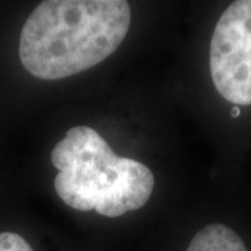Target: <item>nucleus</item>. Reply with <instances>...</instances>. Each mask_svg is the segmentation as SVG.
<instances>
[{
	"mask_svg": "<svg viewBox=\"0 0 251 251\" xmlns=\"http://www.w3.org/2000/svg\"><path fill=\"white\" fill-rule=\"evenodd\" d=\"M130 21V4L125 0H46L21 29L20 60L41 80L78 74L116 50Z\"/></svg>",
	"mask_w": 251,
	"mask_h": 251,
	"instance_id": "f257e3e1",
	"label": "nucleus"
},
{
	"mask_svg": "<svg viewBox=\"0 0 251 251\" xmlns=\"http://www.w3.org/2000/svg\"><path fill=\"white\" fill-rule=\"evenodd\" d=\"M50 161L59 171L57 196L77 211L95 209L99 215L116 218L140 209L152 194V172L141 162L117 156L87 126L70 128L54 145Z\"/></svg>",
	"mask_w": 251,
	"mask_h": 251,
	"instance_id": "f03ea898",
	"label": "nucleus"
},
{
	"mask_svg": "<svg viewBox=\"0 0 251 251\" xmlns=\"http://www.w3.org/2000/svg\"><path fill=\"white\" fill-rule=\"evenodd\" d=\"M216 91L234 105H251V0L233 1L216 23L209 46Z\"/></svg>",
	"mask_w": 251,
	"mask_h": 251,
	"instance_id": "7ed1b4c3",
	"label": "nucleus"
},
{
	"mask_svg": "<svg viewBox=\"0 0 251 251\" xmlns=\"http://www.w3.org/2000/svg\"><path fill=\"white\" fill-rule=\"evenodd\" d=\"M186 251H249L240 236L221 224L208 225L198 232Z\"/></svg>",
	"mask_w": 251,
	"mask_h": 251,
	"instance_id": "20e7f679",
	"label": "nucleus"
},
{
	"mask_svg": "<svg viewBox=\"0 0 251 251\" xmlns=\"http://www.w3.org/2000/svg\"><path fill=\"white\" fill-rule=\"evenodd\" d=\"M0 251H34L28 242L13 232L0 233Z\"/></svg>",
	"mask_w": 251,
	"mask_h": 251,
	"instance_id": "39448f33",
	"label": "nucleus"
},
{
	"mask_svg": "<svg viewBox=\"0 0 251 251\" xmlns=\"http://www.w3.org/2000/svg\"><path fill=\"white\" fill-rule=\"evenodd\" d=\"M240 116V109L237 108V106H234L233 109H232V117H239Z\"/></svg>",
	"mask_w": 251,
	"mask_h": 251,
	"instance_id": "423d86ee",
	"label": "nucleus"
}]
</instances>
